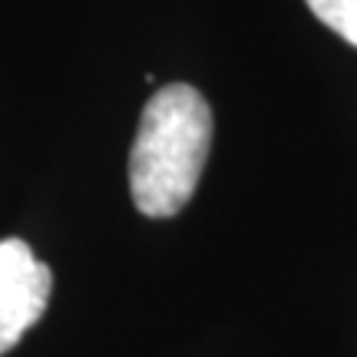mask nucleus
Here are the masks:
<instances>
[{"label": "nucleus", "mask_w": 357, "mask_h": 357, "mask_svg": "<svg viewBox=\"0 0 357 357\" xmlns=\"http://www.w3.org/2000/svg\"><path fill=\"white\" fill-rule=\"evenodd\" d=\"M212 146V109L189 83L155 89L142 106L129 153V192L142 215H178L202 178Z\"/></svg>", "instance_id": "1"}, {"label": "nucleus", "mask_w": 357, "mask_h": 357, "mask_svg": "<svg viewBox=\"0 0 357 357\" xmlns=\"http://www.w3.org/2000/svg\"><path fill=\"white\" fill-rule=\"evenodd\" d=\"M50 268L20 238L0 242V354H7L47 311Z\"/></svg>", "instance_id": "2"}, {"label": "nucleus", "mask_w": 357, "mask_h": 357, "mask_svg": "<svg viewBox=\"0 0 357 357\" xmlns=\"http://www.w3.org/2000/svg\"><path fill=\"white\" fill-rule=\"evenodd\" d=\"M307 7L328 30L357 47V0H307Z\"/></svg>", "instance_id": "3"}]
</instances>
